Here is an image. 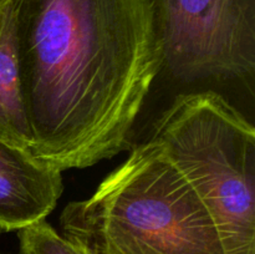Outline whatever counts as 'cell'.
I'll return each mask as SVG.
<instances>
[{
  "label": "cell",
  "mask_w": 255,
  "mask_h": 254,
  "mask_svg": "<svg viewBox=\"0 0 255 254\" xmlns=\"http://www.w3.org/2000/svg\"><path fill=\"white\" fill-rule=\"evenodd\" d=\"M162 71L182 84L253 90L255 0H151Z\"/></svg>",
  "instance_id": "277c9868"
},
{
  "label": "cell",
  "mask_w": 255,
  "mask_h": 254,
  "mask_svg": "<svg viewBox=\"0 0 255 254\" xmlns=\"http://www.w3.org/2000/svg\"><path fill=\"white\" fill-rule=\"evenodd\" d=\"M30 152L60 171L128 148L162 71L151 0H17Z\"/></svg>",
  "instance_id": "6da1fadb"
},
{
  "label": "cell",
  "mask_w": 255,
  "mask_h": 254,
  "mask_svg": "<svg viewBox=\"0 0 255 254\" xmlns=\"http://www.w3.org/2000/svg\"><path fill=\"white\" fill-rule=\"evenodd\" d=\"M149 139L183 174L211 213L224 254H255V129L221 94H182Z\"/></svg>",
  "instance_id": "3957f363"
},
{
  "label": "cell",
  "mask_w": 255,
  "mask_h": 254,
  "mask_svg": "<svg viewBox=\"0 0 255 254\" xmlns=\"http://www.w3.org/2000/svg\"><path fill=\"white\" fill-rule=\"evenodd\" d=\"M17 0H0V139L31 148V132L20 89L16 34Z\"/></svg>",
  "instance_id": "8992f818"
},
{
  "label": "cell",
  "mask_w": 255,
  "mask_h": 254,
  "mask_svg": "<svg viewBox=\"0 0 255 254\" xmlns=\"http://www.w3.org/2000/svg\"><path fill=\"white\" fill-rule=\"evenodd\" d=\"M20 254H95L59 233L46 219L17 231Z\"/></svg>",
  "instance_id": "52a82bcc"
},
{
  "label": "cell",
  "mask_w": 255,
  "mask_h": 254,
  "mask_svg": "<svg viewBox=\"0 0 255 254\" xmlns=\"http://www.w3.org/2000/svg\"><path fill=\"white\" fill-rule=\"evenodd\" d=\"M61 234L95 254H224L206 204L151 139L60 216Z\"/></svg>",
  "instance_id": "7a4b0ae2"
},
{
  "label": "cell",
  "mask_w": 255,
  "mask_h": 254,
  "mask_svg": "<svg viewBox=\"0 0 255 254\" xmlns=\"http://www.w3.org/2000/svg\"><path fill=\"white\" fill-rule=\"evenodd\" d=\"M0 254H6V253H0Z\"/></svg>",
  "instance_id": "ba28073f"
},
{
  "label": "cell",
  "mask_w": 255,
  "mask_h": 254,
  "mask_svg": "<svg viewBox=\"0 0 255 254\" xmlns=\"http://www.w3.org/2000/svg\"><path fill=\"white\" fill-rule=\"evenodd\" d=\"M64 192L62 172L0 139V231L46 219Z\"/></svg>",
  "instance_id": "5b68a950"
}]
</instances>
